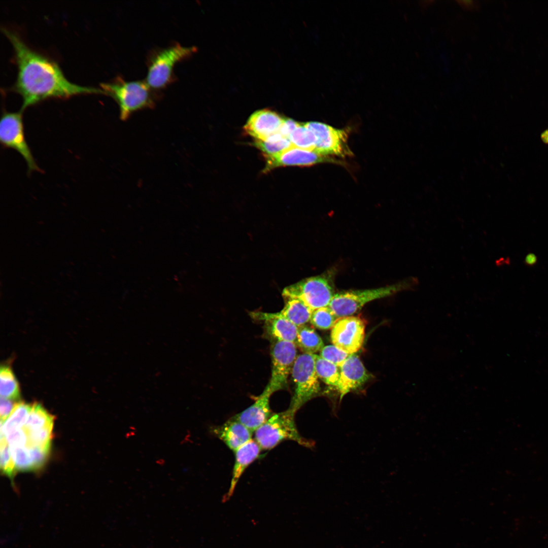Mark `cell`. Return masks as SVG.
<instances>
[{"instance_id": "obj_7", "label": "cell", "mask_w": 548, "mask_h": 548, "mask_svg": "<svg viewBox=\"0 0 548 548\" xmlns=\"http://www.w3.org/2000/svg\"><path fill=\"white\" fill-rule=\"evenodd\" d=\"M334 294L330 280L325 276L305 279L286 287L282 292L284 298L300 299L313 311L329 306Z\"/></svg>"}, {"instance_id": "obj_24", "label": "cell", "mask_w": 548, "mask_h": 548, "mask_svg": "<svg viewBox=\"0 0 548 548\" xmlns=\"http://www.w3.org/2000/svg\"><path fill=\"white\" fill-rule=\"evenodd\" d=\"M53 417L49 414L40 404L31 405V410L24 427L29 430L40 429L53 426Z\"/></svg>"}, {"instance_id": "obj_5", "label": "cell", "mask_w": 548, "mask_h": 548, "mask_svg": "<svg viewBox=\"0 0 548 548\" xmlns=\"http://www.w3.org/2000/svg\"><path fill=\"white\" fill-rule=\"evenodd\" d=\"M295 413L289 409L272 415L255 431V440L262 450H270L285 440L294 441L299 444L313 448L315 442L303 437L299 433L294 421Z\"/></svg>"}, {"instance_id": "obj_25", "label": "cell", "mask_w": 548, "mask_h": 548, "mask_svg": "<svg viewBox=\"0 0 548 548\" xmlns=\"http://www.w3.org/2000/svg\"><path fill=\"white\" fill-rule=\"evenodd\" d=\"M254 145L263 153L265 157L277 156L294 147L290 140L284 138L264 141L255 139Z\"/></svg>"}, {"instance_id": "obj_2", "label": "cell", "mask_w": 548, "mask_h": 548, "mask_svg": "<svg viewBox=\"0 0 548 548\" xmlns=\"http://www.w3.org/2000/svg\"><path fill=\"white\" fill-rule=\"evenodd\" d=\"M103 94L112 97L117 103L120 118L127 120L134 112L153 108L157 97L145 81H126L121 77L100 84Z\"/></svg>"}, {"instance_id": "obj_14", "label": "cell", "mask_w": 548, "mask_h": 548, "mask_svg": "<svg viewBox=\"0 0 548 548\" xmlns=\"http://www.w3.org/2000/svg\"><path fill=\"white\" fill-rule=\"evenodd\" d=\"M285 118L268 109L253 113L244 126V129L256 140L265 141L279 132Z\"/></svg>"}, {"instance_id": "obj_21", "label": "cell", "mask_w": 548, "mask_h": 548, "mask_svg": "<svg viewBox=\"0 0 548 548\" xmlns=\"http://www.w3.org/2000/svg\"><path fill=\"white\" fill-rule=\"evenodd\" d=\"M31 405L23 402L16 403L8 418L1 421V431L4 434L22 427L25 423Z\"/></svg>"}, {"instance_id": "obj_10", "label": "cell", "mask_w": 548, "mask_h": 548, "mask_svg": "<svg viewBox=\"0 0 548 548\" xmlns=\"http://www.w3.org/2000/svg\"><path fill=\"white\" fill-rule=\"evenodd\" d=\"M303 125L316 137L315 151L326 156L344 157L350 154L347 144V133L345 130L336 129L318 122H306Z\"/></svg>"}, {"instance_id": "obj_16", "label": "cell", "mask_w": 548, "mask_h": 548, "mask_svg": "<svg viewBox=\"0 0 548 548\" xmlns=\"http://www.w3.org/2000/svg\"><path fill=\"white\" fill-rule=\"evenodd\" d=\"M251 317L264 321L267 333L275 340H284L296 343L298 327L283 317L279 312H252Z\"/></svg>"}, {"instance_id": "obj_19", "label": "cell", "mask_w": 548, "mask_h": 548, "mask_svg": "<svg viewBox=\"0 0 548 548\" xmlns=\"http://www.w3.org/2000/svg\"><path fill=\"white\" fill-rule=\"evenodd\" d=\"M285 304L279 313L298 327L310 321L313 310L300 299L284 298Z\"/></svg>"}, {"instance_id": "obj_32", "label": "cell", "mask_w": 548, "mask_h": 548, "mask_svg": "<svg viewBox=\"0 0 548 548\" xmlns=\"http://www.w3.org/2000/svg\"><path fill=\"white\" fill-rule=\"evenodd\" d=\"M459 4L464 9L473 10L478 8V4L475 1H457Z\"/></svg>"}, {"instance_id": "obj_17", "label": "cell", "mask_w": 548, "mask_h": 548, "mask_svg": "<svg viewBox=\"0 0 548 548\" xmlns=\"http://www.w3.org/2000/svg\"><path fill=\"white\" fill-rule=\"evenodd\" d=\"M211 431L234 452L251 440L253 433L242 423L232 418L222 425L214 427Z\"/></svg>"}, {"instance_id": "obj_4", "label": "cell", "mask_w": 548, "mask_h": 548, "mask_svg": "<svg viewBox=\"0 0 548 548\" xmlns=\"http://www.w3.org/2000/svg\"><path fill=\"white\" fill-rule=\"evenodd\" d=\"M194 46H184L175 43L152 53L148 59L146 82L153 90L165 88L174 78L175 65L194 53Z\"/></svg>"}, {"instance_id": "obj_31", "label": "cell", "mask_w": 548, "mask_h": 548, "mask_svg": "<svg viewBox=\"0 0 548 548\" xmlns=\"http://www.w3.org/2000/svg\"><path fill=\"white\" fill-rule=\"evenodd\" d=\"M299 124V122H297L291 119L285 118L279 133L283 138L289 140L291 134Z\"/></svg>"}, {"instance_id": "obj_15", "label": "cell", "mask_w": 548, "mask_h": 548, "mask_svg": "<svg viewBox=\"0 0 548 548\" xmlns=\"http://www.w3.org/2000/svg\"><path fill=\"white\" fill-rule=\"evenodd\" d=\"M272 394L266 386L253 404L232 418L242 423L252 432H255L272 415L269 399Z\"/></svg>"}, {"instance_id": "obj_18", "label": "cell", "mask_w": 548, "mask_h": 548, "mask_svg": "<svg viewBox=\"0 0 548 548\" xmlns=\"http://www.w3.org/2000/svg\"><path fill=\"white\" fill-rule=\"evenodd\" d=\"M261 450L255 439H252L234 452L235 462L230 485L225 496V499H228L232 496L242 474L246 468L259 457Z\"/></svg>"}, {"instance_id": "obj_12", "label": "cell", "mask_w": 548, "mask_h": 548, "mask_svg": "<svg viewBox=\"0 0 548 548\" xmlns=\"http://www.w3.org/2000/svg\"><path fill=\"white\" fill-rule=\"evenodd\" d=\"M340 377L335 389L339 394V401L348 393L364 385L371 378L358 356L350 355L339 367Z\"/></svg>"}, {"instance_id": "obj_28", "label": "cell", "mask_w": 548, "mask_h": 548, "mask_svg": "<svg viewBox=\"0 0 548 548\" xmlns=\"http://www.w3.org/2000/svg\"><path fill=\"white\" fill-rule=\"evenodd\" d=\"M1 468L4 473L12 478L16 468L10 448L4 434L1 432Z\"/></svg>"}, {"instance_id": "obj_30", "label": "cell", "mask_w": 548, "mask_h": 548, "mask_svg": "<svg viewBox=\"0 0 548 548\" xmlns=\"http://www.w3.org/2000/svg\"><path fill=\"white\" fill-rule=\"evenodd\" d=\"M16 403L12 400L1 397V421H6L12 413Z\"/></svg>"}, {"instance_id": "obj_29", "label": "cell", "mask_w": 548, "mask_h": 548, "mask_svg": "<svg viewBox=\"0 0 548 548\" xmlns=\"http://www.w3.org/2000/svg\"><path fill=\"white\" fill-rule=\"evenodd\" d=\"M319 352L321 357L338 367L351 355L334 345L324 346Z\"/></svg>"}, {"instance_id": "obj_9", "label": "cell", "mask_w": 548, "mask_h": 548, "mask_svg": "<svg viewBox=\"0 0 548 548\" xmlns=\"http://www.w3.org/2000/svg\"><path fill=\"white\" fill-rule=\"evenodd\" d=\"M271 377L267 386L273 393L284 389L297 357L296 345L292 342L275 340L270 350Z\"/></svg>"}, {"instance_id": "obj_27", "label": "cell", "mask_w": 548, "mask_h": 548, "mask_svg": "<svg viewBox=\"0 0 548 548\" xmlns=\"http://www.w3.org/2000/svg\"><path fill=\"white\" fill-rule=\"evenodd\" d=\"M339 319L329 306H327L314 310L310 322L318 329L327 330L332 329Z\"/></svg>"}, {"instance_id": "obj_20", "label": "cell", "mask_w": 548, "mask_h": 548, "mask_svg": "<svg viewBox=\"0 0 548 548\" xmlns=\"http://www.w3.org/2000/svg\"><path fill=\"white\" fill-rule=\"evenodd\" d=\"M295 344L303 353L315 354L324 346L320 335L312 327L306 325L298 327Z\"/></svg>"}, {"instance_id": "obj_22", "label": "cell", "mask_w": 548, "mask_h": 548, "mask_svg": "<svg viewBox=\"0 0 548 548\" xmlns=\"http://www.w3.org/2000/svg\"><path fill=\"white\" fill-rule=\"evenodd\" d=\"M315 367L320 380L328 385L336 388L340 377L338 366L315 354Z\"/></svg>"}, {"instance_id": "obj_3", "label": "cell", "mask_w": 548, "mask_h": 548, "mask_svg": "<svg viewBox=\"0 0 548 548\" xmlns=\"http://www.w3.org/2000/svg\"><path fill=\"white\" fill-rule=\"evenodd\" d=\"M418 283L417 279L412 277L381 288L341 291L334 294L329 306L338 318L351 316L369 302L410 289Z\"/></svg>"}, {"instance_id": "obj_13", "label": "cell", "mask_w": 548, "mask_h": 548, "mask_svg": "<svg viewBox=\"0 0 548 548\" xmlns=\"http://www.w3.org/2000/svg\"><path fill=\"white\" fill-rule=\"evenodd\" d=\"M265 171L286 166H310L322 162L331 161L329 156L322 155L314 150L293 147L275 156L265 157Z\"/></svg>"}, {"instance_id": "obj_11", "label": "cell", "mask_w": 548, "mask_h": 548, "mask_svg": "<svg viewBox=\"0 0 548 548\" xmlns=\"http://www.w3.org/2000/svg\"><path fill=\"white\" fill-rule=\"evenodd\" d=\"M365 328V323L360 317L351 316L339 318L331 329V341L347 353L355 354L362 346Z\"/></svg>"}, {"instance_id": "obj_26", "label": "cell", "mask_w": 548, "mask_h": 548, "mask_svg": "<svg viewBox=\"0 0 548 548\" xmlns=\"http://www.w3.org/2000/svg\"><path fill=\"white\" fill-rule=\"evenodd\" d=\"M289 140L295 147L314 150L316 137L314 133L300 123L291 134Z\"/></svg>"}, {"instance_id": "obj_6", "label": "cell", "mask_w": 548, "mask_h": 548, "mask_svg": "<svg viewBox=\"0 0 548 548\" xmlns=\"http://www.w3.org/2000/svg\"><path fill=\"white\" fill-rule=\"evenodd\" d=\"M315 361V354L302 353L297 356L293 365L291 374L294 392L288 409L295 414L320 392Z\"/></svg>"}, {"instance_id": "obj_23", "label": "cell", "mask_w": 548, "mask_h": 548, "mask_svg": "<svg viewBox=\"0 0 548 548\" xmlns=\"http://www.w3.org/2000/svg\"><path fill=\"white\" fill-rule=\"evenodd\" d=\"M0 394L1 397L12 400L20 397L18 383L11 369L6 365L0 369Z\"/></svg>"}, {"instance_id": "obj_1", "label": "cell", "mask_w": 548, "mask_h": 548, "mask_svg": "<svg viewBox=\"0 0 548 548\" xmlns=\"http://www.w3.org/2000/svg\"><path fill=\"white\" fill-rule=\"evenodd\" d=\"M3 31L14 48L18 73L12 89L22 97L21 110L50 97L65 98L80 94H103L100 88L71 82L55 61L30 48L15 31L6 28Z\"/></svg>"}, {"instance_id": "obj_8", "label": "cell", "mask_w": 548, "mask_h": 548, "mask_svg": "<svg viewBox=\"0 0 548 548\" xmlns=\"http://www.w3.org/2000/svg\"><path fill=\"white\" fill-rule=\"evenodd\" d=\"M0 140L4 146L15 149L22 156L29 172L40 170L26 141L22 110L3 114L0 122Z\"/></svg>"}, {"instance_id": "obj_33", "label": "cell", "mask_w": 548, "mask_h": 548, "mask_svg": "<svg viewBox=\"0 0 548 548\" xmlns=\"http://www.w3.org/2000/svg\"><path fill=\"white\" fill-rule=\"evenodd\" d=\"M537 260L536 256L532 253H530L525 258V262L528 265L534 264Z\"/></svg>"}]
</instances>
